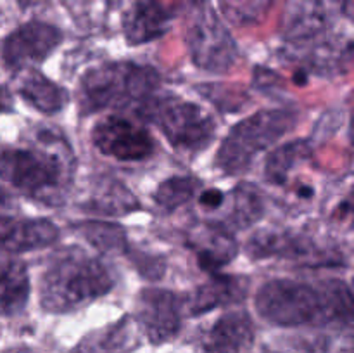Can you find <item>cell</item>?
I'll return each mask as SVG.
<instances>
[{"label":"cell","instance_id":"f1b7e54d","mask_svg":"<svg viewBox=\"0 0 354 353\" xmlns=\"http://www.w3.org/2000/svg\"><path fill=\"white\" fill-rule=\"evenodd\" d=\"M12 93L9 92V89H7L6 85L0 83V113H6V111L12 109Z\"/></svg>","mask_w":354,"mask_h":353},{"label":"cell","instance_id":"cb8c5ba5","mask_svg":"<svg viewBox=\"0 0 354 353\" xmlns=\"http://www.w3.org/2000/svg\"><path fill=\"white\" fill-rule=\"evenodd\" d=\"M277 0H220V12L235 26H254L266 19Z\"/></svg>","mask_w":354,"mask_h":353},{"label":"cell","instance_id":"9c48e42d","mask_svg":"<svg viewBox=\"0 0 354 353\" xmlns=\"http://www.w3.org/2000/svg\"><path fill=\"white\" fill-rule=\"evenodd\" d=\"M93 145L118 161H144L154 151L151 134L140 123L123 116H107L92 130Z\"/></svg>","mask_w":354,"mask_h":353},{"label":"cell","instance_id":"30bf717a","mask_svg":"<svg viewBox=\"0 0 354 353\" xmlns=\"http://www.w3.org/2000/svg\"><path fill=\"white\" fill-rule=\"evenodd\" d=\"M183 305L185 301L171 291L147 287L137 300L138 327L154 345L171 341L182 327Z\"/></svg>","mask_w":354,"mask_h":353},{"label":"cell","instance_id":"8fae6325","mask_svg":"<svg viewBox=\"0 0 354 353\" xmlns=\"http://www.w3.org/2000/svg\"><path fill=\"white\" fill-rule=\"evenodd\" d=\"M254 322L248 311H228L203 334L204 353H251Z\"/></svg>","mask_w":354,"mask_h":353},{"label":"cell","instance_id":"d6986e66","mask_svg":"<svg viewBox=\"0 0 354 353\" xmlns=\"http://www.w3.org/2000/svg\"><path fill=\"white\" fill-rule=\"evenodd\" d=\"M313 246L289 232H259L248 242L252 258H310Z\"/></svg>","mask_w":354,"mask_h":353},{"label":"cell","instance_id":"f546056e","mask_svg":"<svg viewBox=\"0 0 354 353\" xmlns=\"http://www.w3.org/2000/svg\"><path fill=\"white\" fill-rule=\"evenodd\" d=\"M9 208H12V199H10V196L6 190L0 189V211H6Z\"/></svg>","mask_w":354,"mask_h":353},{"label":"cell","instance_id":"6da1fadb","mask_svg":"<svg viewBox=\"0 0 354 353\" xmlns=\"http://www.w3.org/2000/svg\"><path fill=\"white\" fill-rule=\"evenodd\" d=\"M256 310L270 324L282 327H354V289L337 279L318 284L275 279L258 291Z\"/></svg>","mask_w":354,"mask_h":353},{"label":"cell","instance_id":"9a60e30c","mask_svg":"<svg viewBox=\"0 0 354 353\" xmlns=\"http://www.w3.org/2000/svg\"><path fill=\"white\" fill-rule=\"evenodd\" d=\"M249 291V280L245 277L227 275V273H211V279L196 289L187 301L190 315L207 314L218 307L239 303Z\"/></svg>","mask_w":354,"mask_h":353},{"label":"cell","instance_id":"1f68e13d","mask_svg":"<svg viewBox=\"0 0 354 353\" xmlns=\"http://www.w3.org/2000/svg\"><path fill=\"white\" fill-rule=\"evenodd\" d=\"M2 353H31L30 348H26V346H14V348H9L6 350V352Z\"/></svg>","mask_w":354,"mask_h":353},{"label":"cell","instance_id":"4316f807","mask_svg":"<svg viewBox=\"0 0 354 353\" xmlns=\"http://www.w3.org/2000/svg\"><path fill=\"white\" fill-rule=\"evenodd\" d=\"M223 194L218 189H207L201 194V206L207 208V210H216L223 204Z\"/></svg>","mask_w":354,"mask_h":353},{"label":"cell","instance_id":"e0dca14e","mask_svg":"<svg viewBox=\"0 0 354 353\" xmlns=\"http://www.w3.org/2000/svg\"><path fill=\"white\" fill-rule=\"evenodd\" d=\"M133 322L124 317L107 327L90 332L71 353H131L137 346Z\"/></svg>","mask_w":354,"mask_h":353},{"label":"cell","instance_id":"2e32d148","mask_svg":"<svg viewBox=\"0 0 354 353\" xmlns=\"http://www.w3.org/2000/svg\"><path fill=\"white\" fill-rule=\"evenodd\" d=\"M197 262L207 273H218L221 266L230 263L237 255V242L223 225H206L192 235Z\"/></svg>","mask_w":354,"mask_h":353},{"label":"cell","instance_id":"ba28073f","mask_svg":"<svg viewBox=\"0 0 354 353\" xmlns=\"http://www.w3.org/2000/svg\"><path fill=\"white\" fill-rule=\"evenodd\" d=\"M62 42L59 28L41 21H31L16 28L0 42V61L10 71L38 64Z\"/></svg>","mask_w":354,"mask_h":353},{"label":"cell","instance_id":"7402d4cb","mask_svg":"<svg viewBox=\"0 0 354 353\" xmlns=\"http://www.w3.org/2000/svg\"><path fill=\"white\" fill-rule=\"evenodd\" d=\"M265 203L259 189L252 183H239L230 196V210L227 218L228 224L235 228H248L263 217Z\"/></svg>","mask_w":354,"mask_h":353},{"label":"cell","instance_id":"3957f363","mask_svg":"<svg viewBox=\"0 0 354 353\" xmlns=\"http://www.w3.org/2000/svg\"><path fill=\"white\" fill-rule=\"evenodd\" d=\"M159 85V75L151 66L135 62H109L88 69L80 80L78 104L83 114L109 107L144 106Z\"/></svg>","mask_w":354,"mask_h":353},{"label":"cell","instance_id":"7a4b0ae2","mask_svg":"<svg viewBox=\"0 0 354 353\" xmlns=\"http://www.w3.org/2000/svg\"><path fill=\"white\" fill-rule=\"evenodd\" d=\"M114 270L104 260L71 248L59 255L40 280V303L52 314L78 310L113 291Z\"/></svg>","mask_w":354,"mask_h":353},{"label":"cell","instance_id":"7c38bea8","mask_svg":"<svg viewBox=\"0 0 354 353\" xmlns=\"http://www.w3.org/2000/svg\"><path fill=\"white\" fill-rule=\"evenodd\" d=\"M59 239V228L45 218H16L0 215V249L24 253L47 248Z\"/></svg>","mask_w":354,"mask_h":353},{"label":"cell","instance_id":"5bb4252c","mask_svg":"<svg viewBox=\"0 0 354 353\" xmlns=\"http://www.w3.org/2000/svg\"><path fill=\"white\" fill-rule=\"evenodd\" d=\"M171 16L161 0H138L123 17V33L130 45L158 40L168 33Z\"/></svg>","mask_w":354,"mask_h":353},{"label":"cell","instance_id":"5b68a950","mask_svg":"<svg viewBox=\"0 0 354 353\" xmlns=\"http://www.w3.org/2000/svg\"><path fill=\"white\" fill-rule=\"evenodd\" d=\"M297 123V114L290 109L258 111L235 125L221 142L216 166L227 175L244 173L256 158L273 147Z\"/></svg>","mask_w":354,"mask_h":353},{"label":"cell","instance_id":"d6a6232c","mask_svg":"<svg viewBox=\"0 0 354 353\" xmlns=\"http://www.w3.org/2000/svg\"><path fill=\"white\" fill-rule=\"evenodd\" d=\"M121 2H123V0H106V3L109 9H118V7L121 6Z\"/></svg>","mask_w":354,"mask_h":353},{"label":"cell","instance_id":"83f0119b","mask_svg":"<svg viewBox=\"0 0 354 353\" xmlns=\"http://www.w3.org/2000/svg\"><path fill=\"white\" fill-rule=\"evenodd\" d=\"M339 213H341L344 218H348V220H351L354 224V187L351 192L348 194V197L342 201L341 206H339Z\"/></svg>","mask_w":354,"mask_h":353},{"label":"cell","instance_id":"ac0fdd59","mask_svg":"<svg viewBox=\"0 0 354 353\" xmlns=\"http://www.w3.org/2000/svg\"><path fill=\"white\" fill-rule=\"evenodd\" d=\"M30 296L28 270L19 260L0 256V314L12 317L23 311Z\"/></svg>","mask_w":354,"mask_h":353},{"label":"cell","instance_id":"277c9868","mask_svg":"<svg viewBox=\"0 0 354 353\" xmlns=\"http://www.w3.org/2000/svg\"><path fill=\"white\" fill-rule=\"evenodd\" d=\"M0 179L44 203H61L71 172L66 156L52 149H3Z\"/></svg>","mask_w":354,"mask_h":353},{"label":"cell","instance_id":"ffe728a7","mask_svg":"<svg viewBox=\"0 0 354 353\" xmlns=\"http://www.w3.org/2000/svg\"><path fill=\"white\" fill-rule=\"evenodd\" d=\"M19 93L30 106L45 114L59 113L69 100L68 92L61 85L35 69L26 73L19 85Z\"/></svg>","mask_w":354,"mask_h":353},{"label":"cell","instance_id":"8992f818","mask_svg":"<svg viewBox=\"0 0 354 353\" xmlns=\"http://www.w3.org/2000/svg\"><path fill=\"white\" fill-rule=\"evenodd\" d=\"M185 40L194 64L201 69L227 73L237 62V44L206 0H194L189 6L185 14Z\"/></svg>","mask_w":354,"mask_h":353},{"label":"cell","instance_id":"e575fe53","mask_svg":"<svg viewBox=\"0 0 354 353\" xmlns=\"http://www.w3.org/2000/svg\"><path fill=\"white\" fill-rule=\"evenodd\" d=\"M353 289H354V279H353Z\"/></svg>","mask_w":354,"mask_h":353},{"label":"cell","instance_id":"d4e9b609","mask_svg":"<svg viewBox=\"0 0 354 353\" xmlns=\"http://www.w3.org/2000/svg\"><path fill=\"white\" fill-rule=\"evenodd\" d=\"M78 230L93 248L100 251H123L128 246L127 232L123 227L111 221H85Z\"/></svg>","mask_w":354,"mask_h":353},{"label":"cell","instance_id":"4dcf8cb0","mask_svg":"<svg viewBox=\"0 0 354 353\" xmlns=\"http://www.w3.org/2000/svg\"><path fill=\"white\" fill-rule=\"evenodd\" d=\"M342 12H344V16L349 21L354 23V0H344V3H342Z\"/></svg>","mask_w":354,"mask_h":353},{"label":"cell","instance_id":"d590c367","mask_svg":"<svg viewBox=\"0 0 354 353\" xmlns=\"http://www.w3.org/2000/svg\"><path fill=\"white\" fill-rule=\"evenodd\" d=\"M353 353H354V345H353Z\"/></svg>","mask_w":354,"mask_h":353},{"label":"cell","instance_id":"836d02e7","mask_svg":"<svg viewBox=\"0 0 354 353\" xmlns=\"http://www.w3.org/2000/svg\"><path fill=\"white\" fill-rule=\"evenodd\" d=\"M349 137H351V145H353V149H354V116H353V120H351V128H349Z\"/></svg>","mask_w":354,"mask_h":353},{"label":"cell","instance_id":"44dd1931","mask_svg":"<svg viewBox=\"0 0 354 353\" xmlns=\"http://www.w3.org/2000/svg\"><path fill=\"white\" fill-rule=\"evenodd\" d=\"M86 213L100 215V217H120L138 210V199L118 180H107L92 194L88 201L83 204Z\"/></svg>","mask_w":354,"mask_h":353},{"label":"cell","instance_id":"52a82bcc","mask_svg":"<svg viewBox=\"0 0 354 353\" xmlns=\"http://www.w3.org/2000/svg\"><path fill=\"white\" fill-rule=\"evenodd\" d=\"M142 113L154 121L169 144L180 151H203L216 134L213 118L203 107L175 96L151 97L142 106Z\"/></svg>","mask_w":354,"mask_h":353},{"label":"cell","instance_id":"484cf974","mask_svg":"<svg viewBox=\"0 0 354 353\" xmlns=\"http://www.w3.org/2000/svg\"><path fill=\"white\" fill-rule=\"evenodd\" d=\"M199 180L192 176H171L165 180L154 192V201L166 211H173L183 206L196 196Z\"/></svg>","mask_w":354,"mask_h":353},{"label":"cell","instance_id":"4fadbf2b","mask_svg":"<svg viewBox=\"0 0 354 353\" xmlns=\"http://www.w3.org/2000/svg\"><path fill=\"white\" fill-rule=\"evenodd\" d=\"M328 28V9L324 0H290L282 21L283 38L304 44L322 37Z\"/></svg>","mask_w":354,"mask_h":353},{"label":"cell","instance_id":"603a6c76","mask_svg":"<svg viewBox=\"0 0 354 353\" xmlns=\"http://www.w3.org/2000/svg\"><path fill=\"white\" fill-rule=\"evenodd\" d=\"M310 158V145L304 141H294L283 144L266 159L265 175L277 185H283L289 179V173L296 170L303 161Z\"/></svg>","mask_w":354,"mask_h":353}]
</instances>
